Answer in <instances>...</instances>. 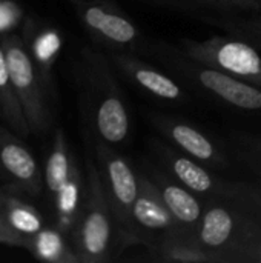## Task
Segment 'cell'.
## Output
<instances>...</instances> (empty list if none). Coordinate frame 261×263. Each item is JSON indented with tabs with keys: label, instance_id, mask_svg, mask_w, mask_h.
<instances>
[{
	"label": "cell",
	"instance_id": "obj_5",
	"mask_svg": "<svg viewBox=\"0 0 261 263\" xmlns=\"http://www.w3.org/2000/svg\"><path fill=\"white\" fill-rule=\"evenodd\" d=\"M180 48L185 57L261 88V54L243 37L214 35L206 40L183 39Z\"/></svg>",
	"mask_w": 261,
	"mask_h": 263
},
{
	"label": "cell",
	"instance_id": "obj_12",
	"mask_svg": "<svg viewBox=\"0 0 261 263\" xmlns=\"http://www.w3.org/2000/svg\"><path fill=\"white\" fill-rule=\"evenodd\" d=\"M111 63L123 72L134 85L145 89L148 94L166 100V102H183L188 100L185 89L169 76L143 62L142 59L129 52H114L109 55Z\"/></svg>",
	"mask_w": 261,
	"mask_h": 263
},
{
	"label": "cell",
	"instance_id": "obj_20",
	"mask_svg": "<svg viewBox=\"0 0 261 263\" xmlns=\"http://www.w3.org/2000/svg\"><path fill=\"white\" fill-rule=\"evenodd\" d=\"M0 108H2L3 123L8 125L14 133L26 139L31 134V129L11 80L8 60L5 55V49L2 46V40H0Z\"/></svg>",
	"mask_w": 261,
	"mask_h": 263
},
{
	"label": "cell",
	"instance_id": "obj_24",
	"mask_svg": "<svg viewBox=\"0 0 261 263\" xmlns=\"http://www.w3.org/2000/svg\"><path fill=\"white\" fill-rule=\"evenodd\" d=\"M229 145L237 159L245 163V166H248L254 174L261 177V137L235 133L231 136Z\"/></svg>",
	"mask_w": 261,
	"mask_h": 263
},
{
	"label": "cell",
	"instance_id": "obj_4",
	"mask_svg": "<svg viewBox=\"0 0 261 263\" xmlns=\"http://www.w3.org/2000/svg\"><path fill=\"white\" fill-rule=\"evenodd\" d=\"M95 154L103 176L106 194L115 220V251L132 245V206L138 196V174L112 145L97 140Z\"/></svg>",
	"mask_w": 261,
	"mask_h": 263
},
{
	"label": "cell",
	"instance_id": "obj_18",
	"mask_svg": "<svg viewBox=\"0 0 261 263\" xmlns=\"http://www.w3.org/2000/svg\"><path fill=\"white\" fill-rule=\"evenodd\" d=\"M25 250L42 262L80 263L72 245L66 240V234H63L58 228L45 227L38 233L28 236Z\"/></svg>",
	"mask_w": 261,
	"mask_h": 263
},
{
	"label": "cell",
	"instance_id": "obj_31",
	"mask_svg": "<svg viewBox=\"0 0 261 263\" xmlns=\"http://www.w3.org/2000/svg\"><path fill=\"white\" fill-rule=\"evenodd\" d=\"M255 2H257V3H258V5L261 6V0H255Z\"/></svg>",
	"mask_w": 261,
	"mask_h": 263
},
{
	"label": "cell",
	"instance_id": "obj_11",
	"mask_svg": "<svg viewBox=\"0 0 261 263\" xmlns=\"http://www.w3.org/2000/svg\"><path fill=\"white\" fill-rule=\"evenodd\" d=\"M148 119L182 153L194 157L195 160L208 166H214V168L229 166V159L226 153L222 151L217 146V143L209 136H206L200 128L168 114L151 112Z\"/></svg>",
	"mask_w": 261,
	"mask_h": 263
},
{
	"label": "cell",
	"instance_id": "obj_9",
	"mask_svg": "<svg viewBox=\"0 0 261 263\" xmlns=\"http://www.w3.org/2000/svg\"><path fill=\"white\" fill-rule=\"evenodd\" d=\"M138 196L134 202L131 219L132 245L152 247L168 236H189L168 210L154 180L146 174H138Z\"/></svg>",
	"mask_w": 261,
	"mask_h": 263
},
{
	"label": "cell",
	"instance_id": "obj_14",
	"mask_svg": "<svg viewBox=\"0 0 261 263\" xmlns=\"http://www.w3.org/2000/svg\"><path fill=\"white\" fill-rule=\"evenodd\" d=\"M149 177L154 180L157 185L168 210L177 220V223L182 227V230L189 234L191 237L195 239L197 230L203 216V203L202 200L183 186L180 182H177L174 177L166 176L165 173L160 171H152ZM197 240V239H195Z\"/></svg>",
	"mask_w": 261,
	"mask_h": 263
},
{
	"label": "cell",
	"instance_id": "obj_13",
	"mask_svg": "<svg viewBox=\"0 0 261 263\" xmlns=\"http://www.w3.org/2000/svg\"><path fill=\"white\" fill-rule=\"evenodd\" d=\"M22 39L29 51V55L43 80L46 91L51 100L55 99L54 86V65L62 49V35L60 32L46 25H37L32 18H26L23 25Z\"/></svg>",
	"mask_w": 261,
	"mask_h": 263
},
{
	"label": "cell",
	"instance_id": "obj_28",
	"mask_svg": "<svg viewBox=\"0 0 261 263\" xmlns=\"http://www.w3.org/2000/svg\"><path fill=\"white\" fill-rule=\"evenodd\" d=\"M203 3H209L220 8L229 9H243V11H261V6L255 0H200Z\"/></svg>",
	"mask_w": 261,
	"mask_h": 263
},
{
	"label": "cell",
	"instance_id": "obj_30",
	"mask_svg": "<svg viewBox=\"0 0 261 263\" xmlns=\"http://www.w3.org/2000/svg\"><path fill=\"white\" fill-rule=\"evenodd\" d=\"M0 120H2V108H0ZM3 122V120H2Z\"/></svg>",
	"mask_w": 261,
	"mask_h": 263
},
{
	"label": "cell",
	"instance_id": "obj_15",
	"mask_svg": "<svg viewBox=\"0 0 261 263\" xmlns=\"http://www.w3.org/2000/svg\"><path fill=\"white\" fill-rule=\"evenodd\" d=\"M157 154L160 156L168 173L192 193L205 196L206 199L220 193L223 180L209 173L202 165V162L188 154H180L175 149L160 143L157 145Z\"/></svg>",
	"mask_w": 261,
	"mask_h": 263
},
{
	"label": "cell",
	"instance_id": "obj_6",
	"mask_svg": "<svg viewBox=\"0 0 261 263\" xmlns=\"http://www.w3.org/2000/svg\"><path fill=\"white\" fill-rule=\"evenodd\" d=\"M78 18L86 32L98 43L117 52L149 51L138 26L109 0H85L77 5Z\"/></svg>",
	"mask_w": 261,
	"mask_h": 263
},
{
	"label": "cell",
	"instance_id": "obj_25",
	"mask_svg": "<svg viewBox=\"0 0 261 263\" xmlns=\"http://www.w3.org/2000/svg\"><path fill=\"white\" fill-rule=\"evenodd\" d=\"M228 29L235 32L238 37H243L249 42H254L261 46V18H242V20H229L223 22Z\"/></svg>",
	"mask_w": 261,
	"mask_h": 263
},
{
	"label": "cell",
	"instance_id": "obj_26",
	"mask_svg": "<svg viewBox=\"0 0 261 263\" xmlns=\"http://www.w3.org/2000/svg\"><path fill=\"white\" fill-rule=\"evenodd\" d=\"M22 20V9L18 5L0 0V32L6 34L12 28H15Z\"/></svg>",
	"mask_w": 261,
	"mask_h": 263
},
{
	"label": "cell",
	"instance_id": "obj_16",
	"mask_svg": "<svg viewBox=\"0 0 261 263\" xmlns=\"http://www.w3.org/2000/svg\"><path fill=\"white\" fill-rule=\"evenodd\" d=\"M25 194L22 190L3 185L0 188V211L15 231L28 237L45 228V223L38 210L23 197Z\"/></svg>",
	"mask_w": 261,
	"mask_h": 263
},
{
	"label": "cell",
	"instance_id": "obj_2",
	"mask_svg": "<svg viewBox=\"0 0 261 263\" xmlns=\"http://www.w3.org/2000/svg\"><path fill=\"white\" fill-rule=\"evenodd\" d=\"M71 240L80 263H105L111 260L115 251L114 214L100 166L89 154H86L83 206Z\"/></svg>",
	"mask_w": 261,
	"mask_h": 263
},
{
	"label": "cell",
	"instance_id": "obj_19",
	"mask_svg": "<svg viewBox=\"0 0 261 263\" xmlns=\"http://www.w3.org/2000/svg\"><path fill=\"white\" fill-rule=\"evenodd\" d=\"M154 260L165 263H215L194 237L177 234L168 236L149 247Z\"/></svg>",
	"mask_w": 261,
	"mask_h": 263
},
{
	"label": "cell",
	"instance_id": "obj_23",
	"mask_svg": "<svg viewBox=\"0 0 261 263\" xmlns=\"http://www.w3.org/2000/svg\"><path fill=\"white\" fill-rule=\"evenodd\" d=\"M228 263H261V228L246 219L243 234L228 257Z\"/></svg>",
	"mask_w": 261,
	"mask_h": 263
},
{
	"label": "cell",
	"instance_id": "obj_27",
	"mask_svg": "<svg viewBox=\"0 0 261 263\" xmlns=\"http://www.w3.org/2000/svg\"><path fill=\"white\" fill-rule=\"evenodd\" d=\"M26 242H28V237L15 231L0 211V243L8 245V247L26 248Z\"/></svg>",
	"mask_w": 261,
	"mask_h": 263
},
{
	"label": "cell",
	"instance_id": "obj_7",
	"mask_svg": "<svg viewBox=\"0 0 261 263\" xmlns=\"http://www.w3.org/2000/svg\"><path fill=\"white\" fill-rule=\"evenodd\" d=\"M168 65L172 66L185 80L200 86L215 99L243 111H260L261 88L237 79L225 71L203 65L189 57L168 55Z\"/></svg>",
	"mask_w": 261,
	"mask_h": 263
},
{
	"label": "cell",
	"instance_id": "obj_1",
	"mask_svg": "<svg viewBox=\"0 0 261 263\" xmlns=\"http://www.w3.org/2000/svg\"><path fill=\"white\" fill-rule=\"evenodd\" d=\"M80 80L91 129L97 140L118 145L129 136V114L109 59L91 46L82 49Z\"/></svg>",
	"mask_w": 261,
	"mask_h": 263
},
{
	"label": "cell",
	"instance_id": "obj_3",
	"mask_svg": "<svg viewBox=\"0 0 261 263\" xmlns=\"http://www.w3.org/2000/svg\"><path fill=\"white\" fill-rule=\"evenodd\" d=\"M11 80L29 129L34 134H45L52 123L51 97L46 91L43 80L29 55V51L18 34L6 32L0 37Z\"/></svg>",
	"mask_w": 261,
	"mask_h": 263
},
{
	"label": "cell",
	"instance_id": "obj_22",
	"mask_svg": "<svg viewBox=\"0 0 261 263\" xmlns=\"http://www.w3.org/2000/svg\"><path fill=\"white\" fill-rule=\"evenodd\" d=\"M217 196H222L246 219L261 228V183L223 180Z\"/></svg>",
	"mask_w": 261,
	"mask_h": 263
},
{
	"label": "cell",
	"instance_id": "obj_21",
	"mask_svg": "<svg viewBox=\"0 0 261 263\" xmlns=\"http://www.w3.org/2000/svg\"><path fill=\"white\" fill-rule=\"evenodd\" d=\"M74 165H75V159L72 157L69 151L65 133L62 128H58L55 129L52 148L46 159L45 174H43L45 186L51 197H54L60 191V188L65 185V182L71 176Z\"/></svg>",
	"mask_w": 261,
	"mask_h": 263
},
{
	"label": "cell",
	"instance_id": "obj_10",
	"mask_svg": "<svg viewBox=\"0 0 261 263\" xmlns=\"http://www.w3.org/2000/svg\"><path fill=\"white\" fill-rule=\"evenodd\" d=\"M0 180L5 186L25 191L29 197H38L43 191V174L40 166L23 142L0 120Z\"/></svg>",
	"mask_w": 261,
	"mask_h": 263
},
{
	"label": "cell",
	"instance_id": "obj_29",
	"mask_svg": "<svg viewBox=\"0 0 261 263\" xmlns=\"http://www.w3.org/2000/svg\"><path fill=\"white\" fill-rule=\"evenodd\" d=\"M71 2H72V3H74L75 6H77L78 3H82V2H85V0H71Z\"/></svg>",
	"mask_w": 261,
	"mask_h": 263
},
{
	"label": "cell",
	"instance_id": "obj_17",
	"mask_svg": "<svg viewBox=\"0 0 261 263\" xmlns=\"http://www.w3.org/2000/svg\"><path fill=\"white\" fill-rule=\"evenodd\" d=\"M85 199V182L83 174L75 162L71 176L60 188V191L52 197L55 210V228L63 234H71L75 228Z\"/></svg>",
	"mask_w": 261,
	"mask_h": 263
},
{
	"label": "cell",
	"instance_id": "obj_8",
	"mask_svg": "<svg viewBox=\"0 0 261 263\" xmlns=\"http://www.w3.org/2000/svg\"><path fill=\"white\" fill-rule=\"evenodd\" d=\"M246 217L222 196L208 197L197 230L198 245L209 253L215 263H228V257L238 243Z\"/></svg>",
	"mask_w": 261,
	"mask_h": 263
}]
</instances>
